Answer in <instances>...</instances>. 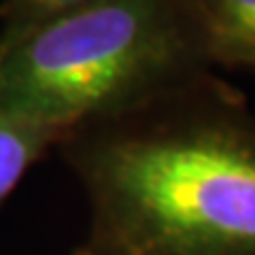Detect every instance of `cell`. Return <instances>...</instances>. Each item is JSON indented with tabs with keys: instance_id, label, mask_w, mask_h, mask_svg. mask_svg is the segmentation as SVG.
Listing matches in <instances>:
<instances>
[{
	"instance_id": "6da1fadb",
	"label": "cell",
	"mask_w": 255,
	"mask_h": 255,
	"mask_svg": "<svg viewBox=\"0 0 255 255\" xmlns=\"http://www.w3.org/2000/svg\"><path fill=\"white\" fill-rule=\"evenodd\" d=\"M85 187L75 255H255V113L206 75L58 145Z\"/></svg>"
},
{
	"instance_id": "7a4b0ae2",
	"label": "cell",
	"mask_w": 255,
	"mask_h": 255,
	"mask_svg": "<svg viewBox=\"0 0 255 255\" xmlns=\"http://www.w3.org/2000/svg\"><path fill=\"white\" fill-rule=\"evenodd\" d=\"M211 66L196 0H96L0 43V111L70 132Z\"/></svg>"
},
{
	"instance_id": "3957f363",
	"label": "cell",
	"mask_w": 255,
	"mask_h": 255,
	"mask_svg": "<svg viewBox=\"0 0 255 255\" xmlns=\"http://www.w3.org/2000/svg\"><path fill=\"white\" fill-rule=\"evenodd\" d=\"M213 64L255 70V0H196Z\"/></svg>"
},
{
	"instance_id": "277c9868",
	"label": "cell",
	"mask_w": 255,
	"mask_h": 255,
	"mask_svg": "<svg viewBox=\"0 0 255 255\" xmlns=\"http://www.w3.org/2000/svg\"><path fill=\"white\" fill-rule=\"evenodd\" d=\"M68 132L41 119L0 111V204L17 187L26 170Z\"/></svg>"
},
{
	"instance_id": "5b68a950",
	"label": "cell",
	"mask_w": 255,
	"mask_h": 255,
	"mask_svg": "<svg viewBox=\"0 0 255 255\" xmlns=\"http://www.w3.org/2000/svg\"><path fill=\"white\" fill-rule=\"evenodd\" d=\"M92 2L96 0H4L0 4V19L4 21L0 43H9L55 15L75 11Z\"/></svg>"
}]
</instances>
